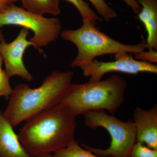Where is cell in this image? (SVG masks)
<instances>
[{
  "label": "cell",
  "instance_id": "16",
  "mask_svg": "<svg viewBox=\"0 0 157 157\" xmlns=\"http://www.w3.org/2000/svg\"><path fill=\"white\" fill-rule=\"evenodd\" d=\"M1 42L0 39V44ZM3 62L2 56L0 54V98L4 97L7 100L10 98L13 89L11 88L9 82L10 77L7 75L6 70L2 68Z\"/></svg>",
  "mask_w": 157,
  "mask_h": 157
},
{
  "label": "cell",
  "instance_id": "6",
  "mask_svg": "<svg viewBox=\"0 0 157 157\" xmlns=\"http://www.w3.org/2000/svg\"><path fill=\"white\" fill-rule=\"evenodd\" d=\"M16 25L31 30L33 36L29 39L39 52L49 43L56 41L61 33L62 24L57 17H46L13 5L0 13V27Z\"/></svg>",
  "mask_w": 157,
  "mask_h": 157
},
{
  "label": "cell",
  "instance_id": "21",
  "mask_svg": "<svg viewBox=\"0 0 157 157\" xmlns=\"http://www.w3.org/2000/svg\"><path fill=\"white\" fill-rule=\"evenodd\" d=\"M38 157H53V155H52V154H48L42 155L39 156Z\"/></svg>",
  "mask_w": 157,
  "mask_h": 157
},
{
  "label": "cell",
  "instance_id": "10",
  "mask_svg": "<svg viewBox=\"0 0 157 157\" xmlns=\"http://www.w3.org/2000/svg\"><path fill=\"white\" fill-rule=\"evenodd\" d=\"M13 128L0 110V157H32L25 151Z\"/></svg>",
  "mask_w": 157,
  "mask_h": 157
},
{
  "label": "cell",
  "instance_id": "8",
  "mask_svg": "<svg viewBox=\"0 0 157 157\" xmlns=\"http://www.w3.org/2000/svg\"><path fill=\"white\" fill-rule=\"evenodd\" d=\"M29 30L21 29L13 41L7 43L3 39L0 44V54L2 56L6 66V71L9 77L18 76L27 81H32L33 75L26 68L23 56L27 48L33 44L27 39Z\"/></svg>",
  "mask_w": 157,
  "mask_h": 157
},
{
  "label": "cell",
  "instance_id": "22",
  "mask_svg": "<svg viewBox=\"0 0 157 157\" xmlns=\"http://www.w3.org/2000/svg\"><path fill=\"white\" fill-rule=\"evenodd\" d=\"M1 36H3L2 33V31H1V30L0 29V37Z\"/></svg>",
  "mask_w": 157,
  "mask_h": 157
},
{
  "label": "cell",
  "instance_id": "4",
  "mask_svg": "<svg viewBox=\"0 0 157 157\" xmlns=\"http://www.w3.org/2000/svg\"><path fill=\"white\" fill-rule=\"evenodd\" d=\"M98 22L82 21V25L74 30H65L61 37L73 43L77 48V54L71 63L72 68H80L97 57L119 52L138 53L147 48L143 41L136 45L121 43L101 32L96 27Z\"/></svg>",
  "mask_w": 157,
  "mask_h": 157
},
{
  "label": "cell",
  "instance_id": "18",
  "mask_svg": "<svg viewBox=\"0 0 157 157\" xmlns=\"http://www.w3.org/2000/svg\"><path fill=\"white\" fill-rule=\"evenodd\" d=\"M135 59L137 60L147 62L154 64L157 62V51L154 49H149L148 51H145L135 53Z\"/></svg>",
  "mask_w": 157,
  "mask_h": 157
},
{
  "label": "cell",
  "instance_id": "12",
  "mask_svg": "<svg viewBox=\"0 0 157 157\" xmlns=\"http://www.w3.org/2000/svg\"><path fill=\"white\" fill-rule=\"evenodd\" d=\"M61 0H19L22 8L35 14L59 15L61 12L59 2Z\"/></svg>",
  "mask_w": 157,
  "mask_h": 157
},
{
  "label": "cell",
  "instance_id": "3",
  "mask_svg": "<svg viewBox=\"0 0 157 157\" xmlns=\"http://www.w3.org/2000/svg\"><path fill=\"white\" fill-rule=\"evenodd\" d=\"M126 81L113 75L104 80L69 86L59 104L77 116L89 111L107 110L112 115L124 102Z\"/></svg>",
  "mask_w": 157,
  "mask_h": 157
},
{
  "label": "cell",
  "instance_id": "14",
  "mask_svg": "<svg viewBox=\"0 0 157 157\" xmlns=\"http://www.w3.org/2000/svg\"><path fill=\"white\" fill-rule=\"evenodd\" d=\"M73 5L81 15L82 21L98 22L103 20L84 0H64Z\"/></svg>",
  "mask_w": 157,
  "mask_h": 157
},
{
  "label": "cell",
  "instance_id": "5",
  "mask_svg": "<svg viewBox=\"0 0 157 157\" xmlns=\"http://www.w3.org/2000/svg\"><path fill=\"white\" fill-rule=\"evenodd\" d=\"M85 123L90 128L105 129L111 137L106 149L94 148L85 144L82 146L99 156L130 157L136 142V129L132 121H123L114 115H109L104 110H92L83 114Z\"/></svg>",
  "mask_w": 157,
  "mask_h": 157
},
{
  "label": "cell",
  "instance_id": "1",
  "mask_svg": "<svg viewBox=\"0 0 157 157\" xmlns=\"http://www.w3.org/2000/svg\"><path fill=\"white\" fill-rule=\"evenodd\" d=\"M76 116L58 104L26 121L18 138L32 157L54 154L75 141Z\"/></svg>",
  "mask_w": 157,
  "mask_h": 157
},
{
  "label": "cell",
  "instance_id": "2",
  "mask_svg": "<svg viewBox=\"0 0 157 157\" xmlns=\"http://www.w3.org/2000/svg\"><path fill=\"white\" fill-rule=\"evenodd\" d=\"M73 71H54L42 85L31 88L21 83L13 89L3 115L13 127H16L39 113L59 103L69 86Z\"/></svg>",
  "mask_w": 157,
  "mask_h": 157
},
{
  "label": "cell",
  "instance_id": "9",
  "mask_svg": "<svg viewBox=\"0 0 157 157\" xmlns=\"http://www.w3.org/2000/svg\"><path fill=\"white\" fill-rule=\"evenodd\" d=\"M136 142L157 150V106L145 110L137 107L133 114Z\"/></svg>",
  "mask_w": 157,
  "mask_h": 157
},
{
  "label": "cell",
  "instance_id": "17",
  "mask_svg": "<svg viewBox=\"0 0 157 157\" xmlns=\"http://www.w3.org/2000/svg\"><path fill=\"white\" fill-rule=\"evenodd\" d=\"M130 157H157V150L150 148L143 144L136 142Z\"/></svg>",
  "mask_w": 157,
  "mask_h": 157
},
{
  "label": "cell",
  "instance_id": "15",
  "mask_svg": "<svg viewBox=\"0 0 157 157\" xmlns=\"http://www.w3.org/2000/svg\"><path fill=\"white\" fill-rule=\"evenodd\" d=\"M88 1L91 3L102 19L109 21L117 17V14L116 11L107 5L105 0Z\"/></svg>",
  "mask_w": 157,
  "mask_h": 157
},
{
  "label": "cell",
  "instance_id": "13",
  "mask_svg": "<svg viewBox=\"0 0 157 157\" xmlns=\"http://www.w3.org/2000/svg\"><path fill=\"white\" fill-rule=\"evenodd\" d=\"M52 155L53 157H103L97 155L80 146L76 140L65 148L54 153Z\"/></svg>",
  "mask_w": 157,
  "mask_h": 157
},
{
  "label": "cell",
  "instance_id": "19",
  "mask_svg": "<svg viewBox=\"0 0 157 157\" xmlns=\"http://www.w3.org/2000/svg\"><path fill=\"white\" fill-rule=\"evenodd\" d=\"M127 6L130 7L135 14H138L140 12L141 7L136 0H123Z\"/></svg>",
  "mask_w": 157,
  "mask_h": 157
},
{
  "label": "cell",
  "instance_id": "11",
  "mask_svg": "<svg viewBox=\"0 0 157 157\" xmlns=\"http://www.w3.org/2000/svg\"><path fill=\"white\" fill-rule=\"evenodd\" d=\"M142 6L137 14L147 33L149 49L157 50V0H136Z\"/></svg>",
  "mask_w": 157,
  "mask_h": 157
},
{
  "label": "cell",
  "instance_id": "7",
  "mask_svg": "<svg viewBox=\"0 0 157 157\" xmlns=\"http://www.w3.org/2000/svg\"><path fill=\"white\" fill-rule=\"evenodd\" d=\"M113 61L102 62L93 60L80 67L89 81L102 79L105 74L111 72H120L129 74L141 73L157 74V66L155 64L137 60L128 52H119L114 54Z\"/></svg>",
  "mask_w": 157,
  "mask_h": 157
},
{
  "label": "cell",
  "instance_id": "20",
  "mask_svg": "<svg viewBox=\"0 0 157 157\" xmlns=\"http://www.w3.org/2000/svg\"><path fill=\"white\" fill-rule=\"evenodd\" d=\"M19 0H0V13L14 5Z\"/></svg>",
  "mask_w": 157,
  "mask_h": 157
}]
</instances>
